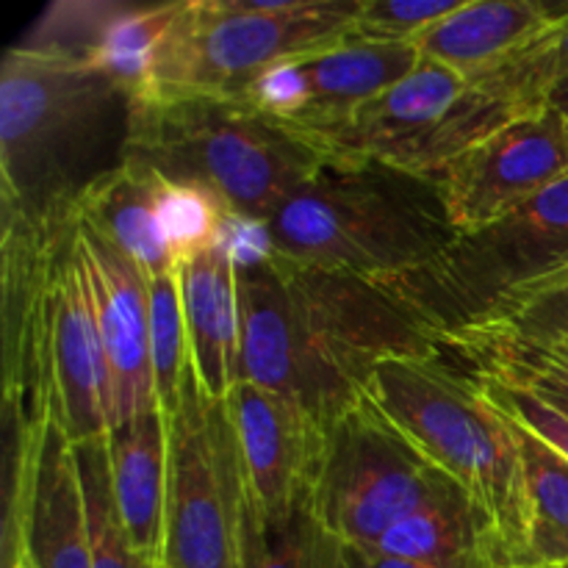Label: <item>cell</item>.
I'll list each match as a JSON object with an SVG mask.
<instances>
[{
	"label": "cell",
	"mask_w": 568,
	"mask_h": 568,
	"mask_svg": "<svg viewBox=\"0 0 568 568\" xmlns=\"http://www.w3.org/2000/svg\"><path fill=\"white\" fill-rule=\"evenodd\" d=\"M242 381L331 425L364 403L377 366L438 355L430 331L377 283L236 244Z\"/></svg>",
	"instance_id": "cell-1"
},
{
	"label": "cell",
	"mask_w": 568,
	"mask_h": 568,
	"mask_svg": "<svg viewBox=\"0 0 568 568\" xmlns=\"http://www.w3.org/2000/svg\"><path fill=\"white\" fill-rule=\"evenodd\" d=\"M133 94L105 72L14 44L0 64L3 220H75L81 194L125 159Z\"/></svg>",
	"instance_id": "cell-2"
},
{
	"label": "cell",
	"mask_w": 568,
	"mask_h": 568,
	"mask_svg": "<svg viewBox=\"0 0 568 568\" xmlns=\"http://www.w3.org/2000/svg\"><path fill=\"white\" fill-rule=\"evenodd\" d=\"M250 236L297 264L386 283L442 258L460 233L436 178L327 159Z\"/></svg>",
	"instance_id": "cell-3"
},
{
	"label": "cell",
	"mask_w": 568,
	"mask_h": 568,
	"mask_svg": "<svg viewBox=\"0 0 568 568\" xmlns=\"http://www.w3.org/2000/svg\"><path fill=\"white\" fill-rule=\"evenodd\" d=\"M125 159L209 189L250 231L327 164L316 144L242 98L133 100Z\"/></svg>",
	"instance_id": "cell-4"
},
{
	"label": "cell",
	"mask_w": 568,
	"mask_h": 568,
	"mask_svg": "<svg viewBox=\"0 0 568 568\" xmlns=\"http://www.w3.org/2000/svg\"><path fill=\"white\" fill-rule=\"evenodd\" d=\"M366 399L494 516L514 568L525 538L519 438L477 377L444 349L394 358L377 366Z\"/></svg>",
	"instance_id": "cell-5"
},
{
	"label": "cell",
	"mask_w": 568,
	"mask_h": 568,
	"mask_svg": "<svg viewBox=\"0 0 568 568\" xmlns=\"http://www.w3.org/2000/svg\"><path fill=\"white\" fill-rule=\"evenodd\" d=\"M364 0H183L136 100L242 98L272 67L353 37Z\"/></svg>",
	"instance_id": "cell-6"
},
{
	"label": "cell",
	"mask_w": 568,
	"mask_h": 568,
	"mask_svg": "<svg viewBox=\"0 0 568 568\" xmlns=\"http://www.w3.org/2000/svg\"><path fill=\"white\" fill-rule=\"evenodd\" d=\"M568 264V175L427 264L377 283L442 342L494 303Z\"/></svg>",
	"instance_id": "cell-7"
},
{
	"label": "cell",
	"mask_w": 568,
	"mask_h": 568,
	"mask_svg": "<svg viewBox=\"0 0 568 568\" xmlns=\"http://www.w3.org/2000/svg\"><path fill=\"white\" fill-rule=\"evenodd\" d=\"M521 114L475 92L458 72L422 59L408 78L308 142L327 159L381 161L438 178L449 161Z\"/></svg>",
	"instance_id": "cell-8"
},
{
	"label": "cell",
	"mask_w": 568,
	"mask_h": 568,
	"mask_svg": "<svg viewBox=\"0 0 568 568\" xmlns=\"http://www.w3.org/2000/svg\"><path fill=\"white\" fill-rule=\"evenodd\" d=\"M453 486L458 483L364 399L325 425L308 503L338 541L372 549Z\"/></svg>",
	"instance_id": "cell-9"
},
{
	"label": "cell",
	"mask_w": 568,
	"mask_h": 568,
	"mask_svg": "<svg viewBox=\"0 0 568 568\" xmlns=\"http://www.w3.org/2000/svg\"><path fill=\"white\" fill-rule=\"evenodd\" d=\"M161 568H242L247 508L242 458L225 403L205 397L194 366L170 416Z\"/></svg>",
	"instance_id": "cell-10"
},
{
	"label": "cell",
	"mask_w": 568,
	"mask_h": 568,
	"mask_svg": "<svg viewBox=\"0 0 568 568\" xmlns=\"http://www.w3.org/2000/svg\"><path fill=\"white\" fill-rule=\"evenodd\" d=\"M37 347L50 419L72 447L111 430L109 369L92 292L78 250V222L53 250L37 305Z\"/></svg>",
	"instance_id": "cell-11"
},
{
	"label": "cell",
	"mask_w": 568,
	"mask_h": 568,
	"mask_svg": "<svg viewBox=\"0 0 568 568\" xmlns=\"http://www.w3.org/2000/svg\"><path fill=\"white\" fill-rule=\"evenodd\" d=\"M419 64V50L408 42L347 37L272 67L242 100L303 139H314L408 78Z\"/></svg>",
	"instance_id": "cell-12"
},
{
	"label": "cell",
	"mask_w": 568,
	"mask_h": 568,
	"mask_svg": "<svg viewBox=\"0 0 568 568\" xmlns=\"http://www.w3.org/2000/svg\"><path fill=\"white\" fill-rule=\"evenodd\" d=\"M566 175V116L547 105L471 144L436 181L464 236L514 214Z\"/></svg>",
	"instance_id": "cell-13"
},
{
	"label": "cell",
	"mask_w": 568,
	"mask_h": 568,
	"mask_svg": "<svg viewBox=\"0 0 568 568\" xmlns=\"http://www.w3.org/2000/svg\"><path fill=\"white\" fill-rule=\"evenodd\" d=\"M225 405L250 508L258 519H286L311 499L325 425L283 394L250 381H239Z\"/></svg>",
	"instance_id": "cell-14"
},
{
	"label": "cell",
	"mask_w": 568,
	"mask_h": 568,
	"mask_svg": "<svg viewBox=\"0 0 568 568\" xmlns=\"http://www.w3.org/2000/svg\"><path fill=\"white\" fill-rule=\"evenodd\" d=\"M78 250L103 342L114 430L159 408L150 361V275L83 225H78Z\"/></svg>",
	"instance_id": "cell-15"
},
{
	"label": "cell",
	"mask_w": 568,
	"mask_h": 568,
	"mask_svg": "<svg viewBox=\"0 0 568 568\" xmlns=\"http://www.w3.org/2000/svg\"><path fill=\"white\" fill-rule=\"evenodd\" d=\"M183 0L175 3H114V0H59L20 44L50 50L105 72L136 98L148 61Z\"/></svg>",
	"instance_id": "cell-16"
},
{
	"label": "cell",
	"mask_w": 568,
	"mask_h": 568,
	"mask_svg": "<svg viewBox=\"0 0 568 568\" xmlns=\"http://www.w3.org/2000/svg\"><path fill=\"white\" fill-rule=\"evenodd\" d=\"M192 366L205 397L225 403L242 381L236 239L200 250L178 266Z\"/></svg>",
	"instance_id": "cell-17"
},
{
	"label": "cell",
	"mask_w": 568,
	"mask_h": 568,
	"mask_svg": "<svg viewBox=\"0 0 568 568\" xmlns=\"http://www.w3.org/2000/svg\"><path fill=\"white\" fill-rule=\"evenodd\" d=\"M22 566L94 568L75 447L50 419L22 525Z\"/></svg>",
	"instance_id": "cell-18"
},
{
	"label": "cell",
	"mask_w": 568,
	"mask_h": 568,
	"mask_svg": "<svg viewBox=\"0 0 568 568\" xmlns=\"http://www.w3.org/2000/svg\"><path fill=\"white\" fill-rule=\"evenodd\" d=\"M166 178L133 159L92 183L75 205V222L136 261L150 277L175 272L164 233Z\"/></svg>",
	"instance_id": "cell-19"
},
{
	"label": "cell",
	"mask_w": 568,
	"mask_h": 568,
	"mask_svg": "<svg viewBox=\"0 0 568 568\" xmlns=\"http://www.w3.org/2000/svg\"><path fill=\"white\" fill-rule=\"evenodd\" d=\"M111 491L133 547L161 564L170 466V422L153 408L105 436Z\"/></svg>",
	"instance_id": "cell-20"
},
{
	"label": "cell",
	"mask_w": 568,
	"mask_h": 568,
	"mask_svg": "<svg viewBox=\"0 0 568 568\" xmlns=\"http://www.w3.org/2000/svg\"><path fill=\"white\" fill-rule=\"evenodd\" d=\"M375 552L419 560L430 566H503L508 568L503 536L494 516L466 491L453 486L422 505L375 544Z\"/></svg>",
	"instance_id": "cell-21"
},
{
	"label": "cell",
	"mask_w": 568,
	"mask_h": 568,
	"mask_svg": "<svg viewBox=\"0 0 568 568\" xmlns=\"http://www.w3.org/2000/svg\"><path fill=\"white\" fill-rule=\"evenodd\" d=\"M552 22L544 0H464L414 39L419 55L471 81Z\"/></svg>",
	"instance_id": "cell-22"
},
{
	"label": "cell",
	"mask_w": 568,
	"mask_h": 568,
	"mask_svg": "<svg viewBox=\"0 0 568 568\" xmlns=\"http://www.w3.org/2000/svg\"><path fill=\"white\" fill-rule=\"evenodd\" d=\"M449 353L544 349L568 344V264L483 311L442 338Z\"/></svg>",
	"instance_id": "cell-23"
},
{
	"label": "cell",
	"mask_w": 568,
	"mask_h": 568,
	"mask_svg": "<svg viewBox=\"0 0 568 568\" xmlns=\"http://www.w3.org/2000/svg\"><path fill=\"white\" fill-rule=\"evenodd\" d=\"M514 430L525 480V538L514 568H568V460L516 422Z\"/></svg>",
	"instance_id": "cell-24"
},
{
	"label": "cell",
	"mask_w": 568,
	"mask_h": 568,
	"mask_svg": "<svg viewBox=\"0 0 568 568\" xmlns=\"http://www.w3.org/2000/svg\"><path fill=\"white\" fill-rule=\"evenodd\" d=\"M568 81V14L510 50L469 83L475 92L532 114L547 109L549 94Z\"/></svg>",
	"instance_id": "cell-25"
},
{
	"label": "cell",
	"mask_w": 568,
	"mask_h": 568,
	"mask_svg": "<svg viewBox=\"0 0 568 568\" xmlns=\"http://www.w3.org/2000/svg\"><path fill=\"white\" fill-rule=\"evenodd\" d=\"M242 568H349L347 544L338 541L303 503L286 519L266 521L244 508Z\"/></svg>",
	"instance_id": "cell-26"
},
{
	"label": "cell",
	"mask_w": 568,
	"mask_h": 568,
	"mask_svg": "<svg viewBox=\"0 0 568 568\" xmlns=\"http://www.w3.org/2000/svg\"><path fill=\"white\" fill-rule=\"evenodd\" d=\"M150 361H153L155 399L170 419L181 405L183 383L192 369L178 270L150 277Z\"/></svg>",
	"instance_id": "cell-27"
},
{
	"label": "cell",
	"mask_w": 568,
	"mask_h": 568,
	"mask_svg": "<svg viewBox=\"0 0 568 568\" xmlns=\"http://www.w3.org/2000/svg\"><path fill=\"white\" fill-rule=\"evenodd\" d=\"M78 466H81L83 497H87L89 538H92L94 568H161V564L142 549L133 547L125 525L116 510L114 491H111L109 449L103 442L75 447Z\"/></svg>",
	"instance_id": "cell-28"
},
{
	"label": "cell",
	"mask_w": 568,
	"mask_h": 568,
	"mask_svg": "<svg viewBox=\"0 0 568 568\" xmlns=\"http://www.w3.org/2000/svg\"><path fill=\"white\" fill-rule=\"evenodd\" d=\"M244 227L247 225L209 189L166 181L164 233L175 266L200 250L231 242Z\"/></svg>",
	"instance_id": "cell-29"
},
{
	"label": "cell",
	"mask_w": 568,
	"mask_h": 568,
	"mask_svg": "<svg viewBox=\"0 0 568 568\" xmlns=\"http://www.w3.org/2000/svg\"><path fill=\"white\" fill-rule=\"evenodd\" d=\"M449 355L469 372L527 388L544 403L568 414V344L544 349H491V353Z\"/></svg>",
	"instance_id": "cell-30"
},
{
	"label": "cell",
	"mask_w": 568,
	"mask_h": 568,
	"mask_svg": "<svg viewBox=\"0 0 568 568\" xmlns=\"http://www.w3.org/2000/svg\"><path fill=\"white\" fill-rule=\"evenodd\" d=\"M460 3L464 0H364L353 37L410 44Z\"/></svg>",
	"instance_id": "cell-31"
},
{
	"label": "cell",
	"mask_w": 568,
	"mask_h": 568,
	"mask_svg": "<svg viewBox=\"0 0 568 568\" xmlns=\"http://www.w3.org/2000/svg\"><path fill=\"white\" fill-rule=\"evenodd\" d=\"M471 375L477 377V383H480V388L486 392V397L491 399L508 419H514L516 425L525 427L527 433L541 438L547 447H552L555 453L564 455L568 460V414L555 408V405L544 403L541 397L530 394L527 388L514 386V383H503L497 381V377L477 375V372H471Z\"/></svg>",
	"instance_id": "cell-32"
},
{
	"label": "cell",
	"mask_w": 568,
	"mask_h": 568,
	"mask_svg": "<svg viewBox=\"0 0 568 568\" xmlns=\"http://www.w3.org/2000/svg\"><path fill=\"white\" fill-rule=\"evenodd\" d=\"M347 564L349 568H453V566H430L419 564V560H405L392 558V555L375 552V549H361L347 547ZM460 568H503V566H460Z\"/></svg>",
	"instance_id": "cell-33"
},
{
	"label": "cell",
	"mask_w": 568,
	"mask_h": 568,
	"mask_svg": "<svg viewBox=\"0 0 568 568\" xmlns=\"http://www.w3.org/2000/svg\"><path fill=\"white\" fill-rule=\"evenodd\" d=\"M549 109H555L558 111V114H564L566 120H568V81H564L560 83L558 89H555L552 94H549Z\"/></svg>",
	"instance_id": "cell-34"
},
{
	"label": "cell",
	"mask_w": 568,
	"mask_h": 568,
	"mask_svg": "<svg viewBox=\"0 0 568 568\" xmlns=\"http://www.w3.org/2000/svg\"><path fill=\"white\" fill-rule=\"evenodd\" d=\"M566 136H568V120H566Z\"/></svg>",
	"instance_id": "cell-35"
},
{
	"label": "cell",
	"mask_w": 568,
	"mask_h": 568,
	"mask_svg": "<svg viewBox=\"0 0 568 568\" xmlns=\"http://www.w3.org/2000/svg\"><path fill=\"white\" fill-rule=\"evenodd\" d=\"M17 568H28V566H17Z\"/></svg>",
	"instance_id": "cell-36"
}]
</instances>
